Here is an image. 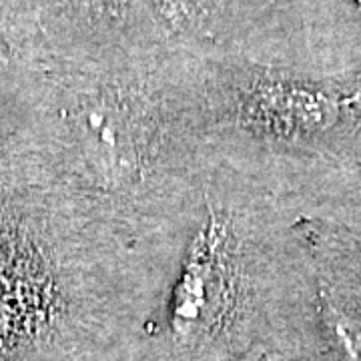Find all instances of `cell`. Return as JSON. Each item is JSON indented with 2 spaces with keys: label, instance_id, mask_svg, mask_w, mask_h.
<instances>
[{
  "label": "cell",
  "instance_id": "6da1fadb",
  "mask_svg": "<svg viewBox=\"0 0 361 361\" xmlns=\"http://www.w3.org/2000/svg\"><path fill=\"white\" fill-rule=\"evenodd\" d=\"M233 207L207 203L205 217L191 233L167 299V325L179 343L215 336L249 295V249Z\"/></svg>",
  "mask_w": 361,
  "mask_h": 361
},
{
  "label": "cell",
  "instance_id": "7a4b0ae2",
  "mask_svg": "<svg viewBox=\"0 0 361 361\" xmlns=\"http://www.w3.org/2000/svg\"><path fill=\"white\" fill-rule=\"evenodd\" d=\"M341 111L343 92L310 80L257 75L239 90L235 121L251 137L295 142L331 129Z\"/></svg>",
  "mask_w": 361,
  "mask_h": 361
},
{
  "label": "cell",
  "instance_id": "3957f363",
  "mask_svg": "<svg viewBox=\"0 0 361 361\" xmlns=\"http://www.w3.org/2000/svg\"><path fill=\"white\" fill-rule=\"evenodd\" d=\"M225 0H159V14L171 28H193L223 8Z\"/></svg>",
  "mask_w": 361,
  "mask_h": 361
},
{
  "label": "cell",
  "instance_id": "277c9868",
  "mask_svg": "<svg viewBox=\"0 0 361 361\" xmlns=\"http://www.w3.org/2000/svg\"><path fill=\"white\" fill-rule=\"evenodd\" d=\"M336 337L349 361H361V327L343 317L336 319Z\"/></svg>",
  "mask_w": 361,
  "mask_h": 361
},
{
  "label": "cell",
  "instance_id": "5b68a950",
  "mask_svg": "<svg viewBox=\"0 0 361 361\" xmlns=\"http://www.w3.org/2000/svg\"><path fill=\"white\" fill-rule=\"evenodd\" d=\"M343 106H351V109H355V111L361 113V75L343 92Z\"/></svg>",
  "mask_w": 361,
  "mask_h": 361
},
{
  "label": "cell",
  "instance_id": "8992f818",
  "mask_svg": "<svg viewBox=\"0 0 361 361\" xmlns=\"http://www.w3.org/2000/svg\"><path fill=\"white\" fill-rule=\"evenodd\" d=\"M355 2H357V4H360V6H361V0H355Z\"/></svg>",
  "mask_w": 361,
  "mask_h": 361
}]
</instances>
